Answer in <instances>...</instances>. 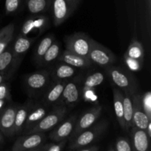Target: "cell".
I'll return each mask as SVG.
<instances>
[{
	"mask_svg": "<svg viewBox=\"0 0 151 151\" xmlns=\"http://www.w3.org/2000/svg\"><path fill=\"white\" fill-rule=\"evenodd\" d=\"M19 105L10 104L0 111V131L8 137L14 135L16 114Z\"/></svg>",
	"mask_w": 151,
	"mask_h": 151,
	"instance_id": "obj_12",
	"label": "cell"
},
{
	"mask_svg": "<svg viewBox=\"0 0 151 151\" xmlns=\"http://www.w3.org/2000/svg\"><path fill=\"white\" fill-rule=\"evenodd\" d=\"M7 103V101L4 100H0V111L5 107L6 103Z\"/></svg>",
	"mask_w": 151,
	"mask_h": 151,
	"instance_id": "obj_42",
	"label": "cell"
},
{
	"mask_svg": "<svg viewBox=\"0 0 151 151\" xmlns=\"http://www.w3.org/2000/svg\"><path fill=\"white\" fill-rule=\"evenodd\" d=\"M68 142V139L59 142H52L50 143H44L40 147H37L35 151H61L64 149Z\"/></svg>",
	"mask_w": 151,
	"mask_h": 151,
	"instance_id": "obj_32",
	"label": "cell"
},
{
	"mask_svg": "<svg viewBox=\"0 0 151 151\" xmlns=\"http://www.w3.org/2000/svg\"><path fill=\"white\" fill-rule=\"evenodd\" d=\"M10 76L8 75V72H0V84L3 82H5L6 81L10 79Z\"/></svg>",
	"mask_w": 151,
	"mask_h": 151,
	"instance_id": "obj_39",
	"label": "cell"
},
{
	"mask_svg": "<svg viewBox=\"0 0 151 151\" xmlns=\"http://www.w3.org/2000/svg\"><path fill=\"white\" fill-rule=\"evenodd\" d=\"M108 125L109 123L106 120H102L99 122H96L90 128L82 131L73 139L68 142L69 145L66 147V150L75 151L81 147L94 144L103 136L106 130L107 129Z\"/></svg>",
	"mask_w": 151,
	"mask_h": 151,
	"instance_id": "obj_2",
	"label": "cell"
},
{
	"mask_svg": "<svg viewBox=\"0 0 151 151\" xmlns=\"http://www.w3.org/2000/svg\"><path fill=\"white\" fill-rule=\"evenodd\" d=\"M82 0H52L51 13L55 27L64 23L78 9Z\"/></svg>",
	"mask_w": 151,
	"mask_h": 151,
	"instance_id": "obj_5",
	"label": "cell"
},
{
	"mask_svg": "<svg viewBox=\"0 0 151 151\" xmlns=\"http://www.w3.org/2000/svg\"><path fill=\"white\" fill-rule=\"evenodd\" d=\"M88 58L91 60L93 64H96L104 68L114 64L116 61V57L109 49L106 48L94 39L91 50L88 53Z\"/></svg>",
	"mask_w": 151,
	"mask_h": 151,
	"instance_id": "obj_9",
	"label": "cell"
},
{
	"mask_svg": "<svg viewBox=\"0 0 151 151\" xmlns=\"http://www.w3.org/2000/svg\"><path fill=\"white\" fill-rule=\"evenodd\" d=\"M57 60L63 62L76 69H88L93 64L88 58L80 56L68 51L67 50H64L61 54L59 55Z\"/></svg>",
	"mask_w": 151,
	"mask_h": 151,
	"instance_id": "obj_20",
	"label": "cell"
},
{
	"mask_svg": "<svg viewBox=\"0 0 151 151\" xmlns=\"http://www.w3.org/2000/svg\"><path fill=\"white\" fill-rule=\"evenodd\" d=\"M34 103L35 102H32V100H28L22 106H18L16 114V119H15L14 135L22 134L28 114L32 109Z\"/></svg>",
	"mask_w": 151,
	"mask_h": 151,
	"instance_id": "obj_21",
	"label": "cell"
},
{
	"mask_svg": "<svg viewBox=\"0 0 151 151\" xmlns=\"http://www.w3.org/2000/svg\"><path fill=\"white\" fill-rule=\"evenodd\" d=\"M124 60H125V63L127 67L128 68L129 70L132 71V72H139L142 68V64L144 61L132 58L127 57V56H124Z\"/></svg>",
	"mask_w": 151,
	"mask_h": 151,
	"instance_id": "obj_34",
	"label": "cell"
},
{
	"mask_svg": "<svg viewBox=\"0 0 151 151\" xmlns=\"http://www.w3.org/2000/svg\"><path fill=\"white\" fill-rule=\"evenodd\" d=\"M51 82L50 71L45 69L28 74L24 80L25 88L31 97L42 95Z\"/></svg>",
	"mask_w": 151,
	"mask_h": 151,
	"instance_id": "obj_4",
	"label": "cell"
},
{
	"mask_svg": "<svg viewBox=\"0 0 151 151\" xmlns=\"http://www.w3.org/2000/svg\"><path fill=\"white\" fill-rule=\"evenodd\" d=\"M82 78L73 77L66 81L59 105L68 108L74 107L82 98Z\"/></svg>",
	"mask_w": 151,
	"mask_h": 151,
	"instance_id": "obj_6",
	"label": "cell"
},
{
	"mask_svg": "<svg viewBox=\"0 0 151 151\" xmlns=\"http://www.w3.org/2000/svg\"><path fill=\"white\" fill-rule=\"evenodd\" d=\"M27 10L32 15H39L50 9L52 0H24Z\"/></svg>",
	"mask_w": 151,
	"mask_h": 151,
	"instance_id": "obj_23",
	"label": "cell"
},
{
	"mask_svg": "<svg viewBox=\"0 0 151 151\" xmlns=\"http://www.w3.org/2000/svg\"><path fill=\"white\" fill-rule=\"evenodd\" d=\"M57 61L55 64L52 67V69L49 70L52 81H68L76 75L78 69L69 66L63 62L58 61V60Z\"/></svg>",
	"mask_w": 151,
	"mask_h": 151,
	"instance_id": "obj_18",
	"label": "cell"
},
{
	"mask_svg": "<svg viewBox=\"0 0 151 151\" xmlns=\"http://www.w3.org/2000/svg\"><path fill=\"white\" fill-rule=\"evenodd\" d=\"M35 41L34 38H29L28 36L19 34L16 41L13 46V61L10 69L8 72L10 78H11L20 66L25 55L30 48L31 45Z\"/></svg>",
	"mask_w": 151,
	"mask_h": 151,
	"instance_id": "obj_8",
	"label": "cell"
},
{
	"mask_svg": "<svg viewBox=\"0 0 151 151\" xmlns=\"http://www.w3.org/2000/svg\"><path fill=\"white\" fill-rule=\"evenodd\" d=\"M66 82V81H52L49 86L41 95V101L49 107L59 105Z\"/></svg>",
	"mask_w": 151,
	"mask_h": 151,
	"instance_id": "obj_16",
	"label": "cell"
},
{
	"mask_svg": "<svg viewBox=\"0 0 151 151\" xmlns=\"http://www.w3.org/2000/svg\"><path fill=\"white\" fill-rule=\"evenodd\" d=\"M4 142V139H3V136H2V133L0 131V145H1Z\"/></svg>",
	"mask_w": 151,
	"mask_h": 151,
	"instance_id": "obj_43",
	"label": "cell"
},
{
	"mask_svg": "<svg viewBox=\"0 0 151 151\" xmlns=\"http://www.w3.org/2000/svg\"><path fill=\"white\" fill-rule=\"evenodd\" d=\"M54 35L50 34V35H47V36L44 37V38L40 41L38 45L37 46L36 49H35V54H34V61H35V63H36L38 66H39L40 63H41L44 54H45L46 52L47 51L49 47H50V46L52 45V44L54 42Z\"/></svg>",
	"mask_w": 151,
	"mask_h": 151,
	"instance_id": "obj_24",
	"label": "cell"
},
{
	"mask_svg": "<svg viewBox=\"0 0 151 151\" xmlns=\"http://www.w3.org/2000/svg\"><path fill=\"white\" fill-rule=\"evenodd\" d=\"M13 61V46H8L0 53V72H9Z\"/></svg>",
	"mask_w": 151,
	"mask_h": 151,
	"instance_id": "obj_30",
	"label": "cell"
},
{
	"mask_svg": "<svg viewBox=\"0 0 151 151\" xmlns=\"http://www.w3.org/2000/svg\"><path fill=\"white\" fill-rule=\"evenodd\" d=\"M0 100H4L7 102L11 101L10 86L5 82L0 84Z\"/></svg>",
	"mask_w": 151,
	"mask_h": 151,
	"instance_id": "obj_37",
	"label": "cell"
},
{
	"mask_svg": "<svg viewBox=\"0 0 151 151\" xmlns=\"http://www.w3.org/2000/svg\"><path fill=\"white\" fill-rule=\"evenodd\" d=\"M78 115H72L69 118L63 119L57 126L55 127L49 134V138L52 142H59L69 139L75 128L78 119Z\"/></svg>",
	"mask_w": 151,
	"mask_h": 151,
	"instance_id": "obj_13",
	"label": "cell"
},
{
	"mask_svg": "<svg viewBox=\"0 0 151 151\" xmlns=\"http://www.w3.org/2000/svg\"><path fill=\"white\" fill-rule=\"evenodd\" d=\"M105 71L113 85L124 94L131 97L138 91L137 80L127 70L113 64L105 67Z\"/></svg>",
	"mask_w": 151,
	"mask_h": 151,
	"instance_id": "obj_1",
	"label": "cell"
},
{
	"mask_svg": "<svg viewBox=\"0 0 151 151\" xmlns=\"http://www.w3.org/2000/svg\"><path fill=\"white\" fill-rule=\"evenodd\" d=\"M102 111H103V107L98 105V106L90 108L89 109L86 111L79 118L78 117L75 128L68 139V142L73 139L82 131H85L86 129L90 128L91 125H94L100 118L102 114Z\"/></svg>",
	"mask_w": 151,
	"mask_h": 151,
	"instance_id": "obj_10",
	"label": "cell"
},
{
	"mask_svg": "<svg viewBox=\"0 0 151 151\" xmlns=\"http://www.w3.org/2000/svg\"><path fill=\"white\" fill-rule=\"evenodd\" d=\"M99 150H100V147L98 145L91 144L80 147V148L77 149L75 151H98Z\"/></svg>",
	"mask_w": 151,
	"mask_h": 151,
	"instance_id": "obj_38",
	"label": "cell"
},
{
	"mask_svg": "<svg viewBox=\"0 0 151 151\" xmlns=\"http://www.w3.org/2000/svg\"><path fill=\"white\" fill-rule=\"evenodd\" d=\"M131 145L133 150L137 151H147L150 149V138L147 135L145 130L140 129L135 126L131 129Z\"/></svg>",
	"mask_w": 151,
	"mask_h": 151,
	"instance_id": "obj_19",
	"label": "cell"
},
{
	"mask_svg": "<svg viewBox=\"0 0 151 151\" xmlns=\"http://www.w3.org/2000/svg\"><path fill=\"white\" fill-rule=\"evenodd\" d=\"M48 17L42 15H33L24 22L22 25L19 34L27 36L29 34L36 32L41 34L46 30L49 25Z\"/></svg>",
	"mask_w": 151,
	"mask_h": 151,
	"instance_id": "obj_14",
	"label": "cell"
},
{
	"mask_svg": "<svg viewBox=\"0 0 151 151\" xmlns=\"http://www.w3.org/2000/svg\"><path fill=\"white\" fill-rule=\"evenodd\" d=\"M82 97L85 101L97 102V96L96 95L94 88L82 87Z\"/></svg>",
	"mask_w": 151,
	"mask_h": 151,
	"instance_id": "obj_36",
	"label": "cell"
},
{
	"mask_svg": "<svg viewBox=\"0 0 151 151\" xmlns=\"http://www.w3.org/2000/svg\"><path fill=\"white\" fill-rule=\"evenodd\" d=\"M123 112L125 121V131H129L133 126V106L131 96L124 94Z\"/></svg>",
	"mask_w": 151,
	"mask_h": 151,
	"instance_id": "obj_28",
	"label": "cell"
},
{
	"mask_svg": "<svg viewBox=\"0 0 151 151\" xmlns=\"http://www.w3.org/2000/svg\"><path fill=\"white\" fill-rule=\"evenodd\" d=\"M108 150L110 151H132L133 147L130 139L121 137L116 139Z\"/></svg>",
	"mask_w": 151,
	"mask_h": 151,
	"instance_id": "obj_31",
	"label": "cell"
},
{
	"mask_svg": "<svg viewBox=\"0 0 151 151\" xmlns=\"http://www.w3.org/2000/svg\"><path fill=\"white\" fill-rule=\"evenodd\" d=\"M146 132H147V135H148V137L151 138V122H150L148 123V125H147V128H146Z\"/></svg>",
	"mask_w": 151,
	"mask_h": 151,
	"instance_id": "obj_41",
	"label": "cell"
},
{
	"mask_svg": "<svg viewBox=\"0 0 151 151\" xmlns=\"http://www.w3.org/2000/svg\"><path fill=\"white\" fill-rule=\"evenodd\" d=\"M124 56L144 61L145 52L141 42H139L137 38H133Z\"/></svg>",
	"mask_w": 151,
	"mask_h": 151,
	"instance_id": "obj_27",
	"label": "cell"
},
{
	"mask_svg": "<svg viewBox=\"0 0 151 151\" xmlns=\"http://www.w3.org/2000/svg\"><path fill=\"white\" fill-rule=\"evenodd\" d=\"M123 97L124 93L119 88L113 87L114 108L116 117L122 130L125 131V121L123 112Z\"/></svg>",
	"mask_w": 151,
	"mask_h": 151,
	"instance_id": "obj_22",
	"label": "cell"
},
{
	"mask_svg": "<svg viewBox=\"0 0 151 151\" xmlns=\"http://www.w3.org/2000/svg\"><path fill=\"white\" fill-rule=\"evenodd\" d=\"M69 108L62 105L52 106L48 113L33 128L27 131V134L33 133H44L51 131L63 120L67 115Z\"/></svg>",
	"mask_w": 151,
	"mask_h": 151,
	"instance_id": "obj_3",
	"label": "cell"
},
{
	"mask_svg": "<svg viewBox=\"0 0 151 151\" xmlns=\"http://www.w3.org/2000/svg\"><path fill=\"white\" fill-rule=\"evenodd\" d=\"M15 24L10 23L0 29V53L4 51L13 39Z\"/></svg>",
	"mask_w": 151,
	"mask_h": 151,
	"instance_id": "obj_25",
	"label": "cell"
},
{
	"mask_svg": "<svg viewBox=\"0 0 151 151\" xmlns=\"http://www.w3.org/2000/svg\"><path fill=\"white\" fill-rule=\"evenodd\" d=\"M146 5H147V19H148L149 26H150V15H151V0H145Z\"/></svg>",
	"mask_w": 151,
	"mask_h": 151,
	"instance_id": "obj_40",
	"label": "cell"
},
{
	"mask_svg": "<svg viewBox=\"0 0 151 151\" xmlns=\"http://www.w3.org/2000/svg\"><path fill=\"white\" fill-rule=\"evenodd\" d=\"M131 100L133 106V126L146 130L147 125L151 120L147 117L143 109L142 105V94H140L139 91L134 93L131 96Z\"/></svg>",
	"mask_w": 151,
	"mask_h": 151,
	"instance_id": "obj_15",
	"label": "cell"
},
{
	"mask_svg": "<svg viewBox=\"0 0 151 151\" xmlns=\"http://www.w3.org/2000/svg\"><path fill=\"white\" fill-rule=\"evenodd\" d=\"M60 52V46L58 41L55 40L52 44V45L49 47L47 51L44 54L39 66H47L52 64L55 60H56L58 58Z\"/></svg>",
	"mask_w": 151,
	"mask_h": 151,
	"instance_id": "obj_26",
	"label": "cell"
},
{
	"mask_svg": "<svg viewBox=\"0 0 151 151\" xmlns=\"http://www.w3.org/2000/svg\"><path fill=\"white\" fill-rule=\"evenodd\" d=\"M92 38L83 32H75L65 38L66 50L80 56L88 58Z\"/></svg>",
	"mask_w": 151,
	"mask_h": 151,
	"instance_id": "obj_7",
	"label": "cell"
},
{
	"mask_svg": "<svg viewBox=\"0 0 151 151\" xmlns=\"http://www.w3.org/2000/svg\"><path fill=\"white\" fill-rule=\"evenodd\" d=\"M47 137L44 133H33L21 136L16 139L11 147L13 151H35L37 147L46 142Z\"/></svg>",
	"mask_w": 151,
	"mask_h": 151,
	"instance_id": "obj_11",
	"label": "cell"
},
{
	"mask_svg": "<svg viewBox=\"0 0 151 151\" xmlns=\"http://www.w3.org/2000/svg\"><path fill=\"white\" fill-rule=\"evenodd\" d=\"M105 81L104 74L100 72H93L82 79V87L84 88H96L101 85Z\"/></svg>",
	"mask_w": 151,
	"mask_h": 151,
	"instance_id": "obj_29",
	"label": "cell"
},
{
	"mask_svg": "<svg viewBox=\"0 0 151 151\" xmlns=\"http://www.w3.org/2000/svg\"><path fill=\"white\" fill-rule=\"evenodd\" d=\"M142 105L147 117L151 120V92L146 91L142 95Z\"/></svg>",
	"mask_w": 151,
	"mask_h": 151,
	"instance_id": "obj_35",
	"label": "cell"
},
{
	"mask_svg": "<svg viewBox=\"0 0 151 151\" xmlns=\"http://www.w3.org/2000/svg\"><path fill=\"white\" fill-rule=\"evenodd\" d=\"M23 0H5L4 10L6 15H12L17 13L20 9Z\"/></svg>",
	"mask_w": 151,
	"mask_h": 151,
	"instance_id": "obj_33",
	"label": "cell"
},
{
	"mask_svg": "<svg viewBox=\"0 0 151 151\" xmlns=\"http://www.w3.org/2000/svg\"><path fill=\"white\" fill-rule=\"evenodd\" d=\"M50 109L51 107L46 106L41 101L35 102L32 109L28 114L22 134H25L29 130L33 128L38 122H40L45 116Z\"/></svg>",
	"mask_w": 151,
	"mask_h": 151,
	"instance_id": "obj_17",
	"label": "cell"
}]
</instances>
